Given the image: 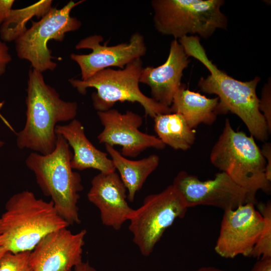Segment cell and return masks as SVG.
<instances>
[{
  "label": "cell",
  "instance_id": "5b68a950",
  "mask_svg": "<svg viewBox=\"0 0 271 271\" xmlns=\"http://www.w3.org/2000/svg\"><path fill=\"white\" fill-rule=\"evenodd\" d=\"M211 164L237 185L255 196L258 190L271 191L265 175L266 161L254 138L235 131L228 118L210 155Z\"/></svg>",
  "mask_w": 271,
  "mask_h": 271
},
{
  "label": "cell",
  "instance_id": "4fadbf2b",
  "mask_svg": "<svg viewBox=\"0 0 271 271\" xmlns=\"http://www.w3.org/2000/svg\"><path fill=\"white\" fill-rule=\"evenodd\" d=\"M97 114L103 126L97 138L98 142L121 146L120 154L125 158H136L148 148L162 150L166 146L157 137L139 129L143 119L135 112L127 110L121 113L111 108Z\"/></svg>",
  "mask_w": 271,
  "mask_h": 271
},
{
  "label": "cell",
  "instance_id": "8fae6325",
  "mask_svg": "<svg viewBox=\"0 0 271 271\" xmlns=\"http://www.w3.org/2000/svg\"><path fill=\"white\" fill-rule=\"evenodd\" d=\"M100 35H93L81 39L76 49L92 50L88 54H71L70 58L79 66L82 80H85L97 72L111 67L123 69L126 65L144 56L147 52L144 36L138 32L132 34L128 43L114 46L101 45Z\"/></svg>",
  "mask_w": 271,
  "mask_h": 271
},
{
  "label": "cell",
  "instance_id": "7402d4cb",
  "mask_svg": "<svg viewBox=\"0 0 271 271\" xmlns=\"http://www.w3.org/2000/svg\"><path fill=\"white\" fill-rule=\"evenodd\" d=\"M259 212L263 219V225L256 243L250 255L259 259L271 258V203L257 204Z\"/></svg>",
  "mask_w": 271,
  "mask_h": 271
},
{
  "label": "cell",
  "instance_id": "9c48e42d",
  "mask_svg": "<svg viewBox=\"0 0 271 271\" xmlns=\"http://www.w3.org/2000/svg\"><path fill=\"white\" fill-rule=\"evenodd\" d=\"M83 2L70 1L61 9L52 8L39 21L33 22L31 27L15 41L18 57L29 61L32 68L41 73L53 71L57 63L52 60L48 43L52 40L62 42L67 33L80 28L81 22L70 13Z\"/></svg>",
  "mask_w": 271,
  "mask_h": 271
},
{
  "label": "cell",
  "instance_id": "5bb4252c",
  "mask_svg": "<svg viewBox=\"0 0 271 271\" xmlns=\"http://www.w3.org/2000/svg\"><path fill=\"white\" fill-rule=\"evenodd\" d=\"M86 233L85 229L73 233L65 227L47 234L30 252L32 271H72L82 262Z\"/></svg>",
  "mask_w": 271,
  "mask_h": 271
},
{
  "label": "cell",
  "instance_id": "9a60e30c",
  "mask_svg": "<svg viewBox=\"0 0 271 271\" xmlns=\"http://www.w3.org/2000/svg\"><path fill=\"white\" fill-rule=\"evenodd\" d=\"M87 198L98 209L103 225L116 230L133 209L127 203L126 188L115 171L95 176Z\"/></svg>",
  "mask_w": 271,
  "mask_h": 271
},
{
  "label": "cell",
  "instance_id": "3957f363",
  "mask_svg": "<svg viewBox=\"0 0 271 271\" xmlns=\"http://www.w3.org/2000/svg\"><path fill=\"white\" fill-rule=\"evenodd\" d=\"M69 225L52 201L37 198L25 190L6 203L0 216V246L13 253L31 251L47 234Z\"/></svg>",
  "mask_w": 271,
  "mask_h": 271
},
{
  "label": "cell",
  "instance_id": "ac0fdd59",
  "mask_svg": "<svg viewBox=\"0 0 271 271\" xmlns=\"http://www.w3.org/2000/svg\"><path fill=\"white\" fill-rule=\"evenodd\" d=\"M218 97L209 98L186 88L182 84L174 95L172 112L181 114L192 129L200 124L211 125L218 115Z\"/></svg>",
  "mask_w": 271,
  "mask_h": 271
},
{
  "label": "cell",
  "instance_id": "277c9868",
  "mask_svg": "<svg viewBox=\"0 0 271 271\" xmlns=\"http://www.w3.org/2000/svg\"><path fill=\"white\" fill-rule=\"evenodd\" d=\"M57 136L53 152L47 155L32 152L26 164L34 173L43 194L51 198L59 214L69 225L79 224L77 203L83 189L81 178L71 168L73 154L69 144L61 135Z\"/></svg>",
  "mask_w": 271,
  "mask_h": 271
},
{
  "label": "cell",
  "instance_id": "484cf974",
  "mask_svg": "<svg viewBox=\"0 0 271 271\" xmlns=\"http://www.w3.org/2000/svg\"><path fill=\"white\" fill-rule=\"evenodd\" d=\"M265 159H266L265 175L267 179L271 182V146L270 143H265L260 150Z\"/></svg>",
  "mask_w": 271,
  "mask_h": 271
},
{
  "label": "cell",
  "instance_id": "7c38bea8",
  "mask_svg": "<svg viewBox=\"0 0 271 271\" xmlns=\"http://www.w3.org/2000/svg\"><path fill=\"white\" fill-rule=\"evenodd\" d=\"M263 225L262 216L252 203L224 210L215 252L227 258L238 255L250 256Z\"/></svg>",
  "mask_w": 271,
  "mask_h": 271
},
{
  "label": "cell",
  "instance_id": "d4e9b609",
  "mask_svg": "<svg viewBox=\"0 0 271 271\" xmlns=\"http://www.w3.org/2000/svg\"><path fill=\"white\" fill-rule=\"evenodd\" d=\"M12 60V56L9 53V49L5 42L0 39V76L6 71L8 65Z\"/></svg>",
  "mask_w": 271,
  "mask_h": 271
},
{
  "label": "cell",
  "instance_id": "603a6c76",
  "mask_svg": "<svg viewBox=\"0 0 271 271\" xmlns=\"http://www.w3.org/2000/svg\"><path fill=\"white\" fill-rule=\"evenodd\" d=\"M30 252L6 251L0 260V271H32L29 265Z\"/></svg>",
  "mask_w": 271,
  "mask_h": 271
},
{
  "label": "cell",
  "instance_id": "4316f807",
  "mask_svg": "<svg viewBox=\"0 0 271 271\" xmlns=\"http://www.w3.org/2000/svg\"><path fill=\"white\" fill-rule=\"evenodd\" d=\"M14 2V0H0V25L8 17Z\"/></svg>",
  "mask_w": 271,
  "mask_h": 271
},
{
  "label": "cell",
  "instance_id": "2e32d148",
  "mask_svg": "<svg viewBox=\"0 0 271 271\" xmlns=\"http://www.w3.org/2000/svg\"><path fill=\"white\" fill-rule=\"evenodd\" d=\"M189 62V56L182 46L174 39L171 43L165 63L157 67L143 68L140 83L149 86L153 99L170 107L174 95L182 84L183 72Z\"/></svg>",
  "mask_w": 271,
  "mask_h": 271
},
{
  "label": "cell",
  "instance_id": "4dcf8cb0",
  "mask_svg": "<svg viewBox=\"0 0 271 271\" xmlns=\"http://www.w3.org/2000/svg\"><path fill=\"white\" fill-rule=\"evenodd\" d=\"M6 250L0 246V260L4 254L6 253Z\"/></svg>",
  "mask_w": 271,
  "mask_h": 271
},
{
  "label": "cell",
  "instance_id": "30bf717a",
  "mask_svg": "<svg viewBox=\"0 0 271 271\" xmlns=\"http://www.w3.org/2000/svg\"><path fill=\"white\" fill-rule=\"evenodd\" d=\"M172 184L182 194L188 208L208 205L233 210L247 203H257L255 196L237 185L226 173L214 179L200 180L185 171L179 172Z\"/></svg>",
  "mask_w": 271,
  "mask_h": 271
},
{
  "label": "cell",
  "instance_id": "cb8c5ba5",
  "mask_svg": "<svg viewBox=\"0 0 271 271\" xmlns=\"http://www.w3.org/2000/svg\"><path fill=\"white\" fill-rule=\"evenodd\" d=\"M271 86L270 81L265 84L261 92V97L259 99V109L264 116L269 130L271 131Z\"/></svg>",
  "mask_w": 271,
  "mask_h": 271
},
{
  "label": "cell",
  "instance_id": "7a4b0ae2",
  "mask_svg": "<svg viewBox=\"0 0 271 271\" xmlns=\"http://www.w3.org/2000/svg\"><path fill=\"white\" fill-rule=\"evenodd\" d=\"M26 104V121L17 133V146L49 154L56 147L57 123L75 119L77 103L61 99L56 89L45 82L42 73L31 67Z\"/></svg>",
  "mask_w": 271,
  "mask_h": 271
},
{
  "label": "cell",
  "instance_id": "52a82bcc",
  "mask_svg": "<svg viewBox=\"0 0 271 271\" xmlns=\"http://www.w3.org/2000/svg\"><path fill=\"white\" fill-rule=\"evenodd\" d=\"M223 0H153L156 30L175 39L197 34L210 37L218 29H225L227 19L221 11Z\"/></svg>",
  "mask_w": 271,
  "mask_h": 271
},
{
  "label": "cell",
  "instance_id": "ffe728a7",
  "mask_svg": "<svg viewBox=\"0 0 271 271\" xmlns=\"http://www.w3.org/2000/svg\"><path fill=\"white\" fill-rule=\"evenodd\" d=\"M158 138L175 150L187 151L195 140V133L184 117L178 113L161 114L154 118Z\"/></svg>",
  "mask_w": 271,
  "mask_h": 271
},
{
  "label": "cell",
  "instance_id": "8992f818",
  "mask_svg": "<svg viewBox=\"0 0 271 271\" xmlns=\"http://www.w3.org/2000/svg\"><path fill=\"white\" fill-rule=\"evenodd\" d=\"M143 67L141 58L136 59L123 69L102 70L85 80L71 78L69 82L82 95L88 88L96 92L91 95L92 103L97 111L111 109L117 102L128 101L141 104L147 116L154 118L161 114L172 112L170 107L155 101L145 95L139 87Z\"/></svg>",
  "mask_w": 271,
  "mask_h": 271
},
{
  "label": "cell",
  "instance_id": "83f0119b",
  "mask_svg": "<svg viewBox=\"0 0 271 271\" xmlns=\"http://www.w3.org/2000/svg\"><path fill=\"white\" fill-rule=\"evenodd\" d=\"M251 271H271V258H260L254 264Z\"/></svg>",
  "mask_w": 271,
  "mask_h": 271
},
{
  "label": "cell",
  "instance_id": "6da1fadb",
  "mask_svg": "<svg viewBox=\"0 0 271 271\" xmlns=\"http://www.w3.org/2000/svg\"><path fill=\"white\" fill-rule=\"evenodd\" d=\"M186 54L202 63L210 74L201 78L198 86L201 91L218 96V115L231 112L244 122L251 136L259 141H266L270 133L266 121L259 109L256 89L260 80L256 76L248 81H241L228 75L210 60L198 36H185L179 39Z\"/></svg>",
  "mask_w": 271,
  "mask_h": 271
},
{
  "label": "cell",
  "instance_id": "44dd1931",
  "mask_svg": "<svg viewBox=\"0 0 271 271\" xmlns=\"http://www.w3.org/2000/svg\"><path fill=\"white\" fill-rule=\"evenodd\" d=\"M52 4L51 0H41L23 9H12L1 25L2 41H15L27 30V22L34 17L41 18L44 16L52 8Z\"/></svg>",
  "mask_w": 271,
  "mask_h": 271
},
{
  "label": "cell",
  "instance_id": "1f68e13d",
  "mask_svg": "<svg viewBox=\"0 0 271 271\" xmlns=\"http://www.w3.org/2000/svg\"><path fill=\"white\" fill-rule=\"evenodd\" d=\"M4 145V142L0 140V148L2 147Z\"/></svg>",
  "mask_w": 271,
  "mask_h": 271
},
{
  "label": "cell",
  "instance_id": "f1b7e54d",
  "mask_svg": "<svg viewBox=\"0 0 271 271\" xmlns=\"http://www.w3.org/2000/svg\"><path fill=\"white\" fill-rule=\"evenodd\" d=\"M74 268L75 271H96L95 268L90 265L88 261H82Z\"/></svg>",
  "mask_w": 271,
  "mask_h": 271
},
{
  "label": "cell",
  "instance_id": "e0dca14e",
  "mask_svg": "<svg viewBox=\"0 0 271 271\" xmlns=\"http://www.w3.org/2000/svg\"><path fill=\"white\" fill-rule=\"evenodd\" d=\"M55 130L56 134L61 135L65 139L73 149L70 164L73 170L93 169L103 173L115 171L107 154L97 149L87 139L79 120L75 118L67 124H57Z\"/></svg>",
  "mask_w": 271,
  "mask_h": 271
},
{
  "label": "cell",
  "instance_id": "d6986e66",
  "mask_svg": "<svg viewBox=\"0 0 271 271\" xmlns=\"http://www.w3.org/2000/svg\"><path fill=\"white\" fill-rule=\"evenodd\" d=\"M115 170L127 190V199L133 201L137 193L143 186L148 177L158 167L160 158L155 154L139 160H131L123 157L113 147L105 145Z\"/></svg>",
  "mask_w": 271,
  "mask_h": 271
},
{
  "label": "cell",
  "instance_id": "ba28073f",
  "mask_svg": "<svg viewBox=\"0 0 271 271\" xmlns=\"http://www.w3.org/2000/svg\"><path fill=\"white\" fill-rule=\"evenodd\" d=\"M188 207L172 184L157 194L147 196L142 205L129 214L128 229L141 254L150 255L165 231L178 218H183Z\"/></svg>",
  "mask_w": 271,
  "mask_h": 271
},
{
  "label": "cell",
  "instance_id": "f546056e",
  "mask_svg": "<svg viewBox=\"0 0 271 271\" xmlns=\"http://www.w3.org/2000/svg\"><path fill=\"white\" fill-rule=\"evenodd\" d=\"M193 271H226L222 269H218L214 267L208 266L202 267L198 269Z\"/></svg>",
  "mask_w": 271,
  "mask_h": 271
}]
</instances>
